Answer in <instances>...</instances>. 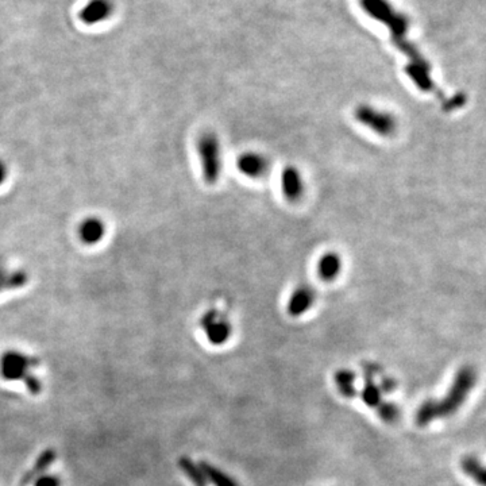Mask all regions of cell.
Segmentation results:
<instances>
[{"instance_id": "cell-1", "label": "cell", "mask_w": 486, "mask_h": 486, "mask_svg": "<svg viewBox=\"0 0 486 486\" xmlns=\"http://www.w3.org/2000/svg\"><path fill=\"white\" fill-rule=\"evenodd\" d=\"M477 384V372L471 366H463L457 373L449 393L440 401L428 400L423 403L416 412L417 426L426 427L439 417H447L461 408L469 393Z\"/></svg>"}, {"instance_id": "cell-2", "label": "cell", "mask_w": 486, "mask_h": 486, "mask_svg": "<svg viewBox=\"0 0 486 486\" xmlns=\"http://www.w3.org/2000/svg\"><path fill=\"white\" fill-rule=\"evenodd\" d=\"M196 153L205 184H218L223 172V146L219 135L212 130L200 132L196 139Z\"/></svg>"}, {"instance_id": "cell-3", "label": "cell", "mask_w": 486, "mask_h": 486, "mask_svg": "<svg viewBox=\"0 0 486 486\" xmlns=\"http://www.w3.org/2000/svg\"><path fill=\"white\" fill-rule=\"evenodd\" d=\"M354 121L363 128L379 137H392L397 131L396 116L384 108L373 104H359L353 112Z\"/></svg>"}, {"instance_id": "cell-4", "label": "cell", "mask_w": 486, "mask_h": 486, "mask_svg": "<svg viewBox=\"0 0 486 486\" xmlns=\"http://www.w3.org/2000/svg\"><path fill=\"white\" fill-rule=\"evenodd\" d=\"M40 365L37 357L27 356L18 350L4 352L0 357V377L6 381H25L33 374L30 370Z\"/></svg>"}, {"instance_id": "cell-5", "label": "cell", "mask_w": 486, "mask_h": 486, "mask_svg": "<svg viewBox=\"0 0 486 486\" xmlns=\"http://www.w3.org/2000/svg\"><path fill=\"white\" fill-rule=\"evenodd\" d=\"M200 327L203 329L207 340L215 346H222L230 339L232 327L229 318H226L218 309H209L200 319Z\"/></svg>"}, {"instance_id": "cell-6", "label": "cell", "mask_w": 486, "mask_h": 486, "mask_svg": "<svg viewBox=\"0 0 486 486\" xmlns=\"http://www.w3.org/2000/svg\"><path fill=\"white\" fill-rule=\"evenodd\" d=\"M238 172L250 180L263 179L269 172L272 162L269 157L259 150H245L235 161Z\"/></svg>"}, {"instance_id": "cell-7", "label": "cell", "mask_w": 486, "mask_h": 486, "mask_svg": "<svg viewBox=\"0 0 486 486\" xmlns=\"http://www.w3.org/2000/svg\"><path fill=\"white\" fill-rule=\"evenodd\" d=\"M280 189L282 196L289 203L300 202L307 191V182L303 172L295 165L285 166L280 175Z\"/></svg>"}, {"instance_id": "cell-8", "label": "cell", "mask_w": 486, "mask_h": 486, "mask_svg": "<svg viewBox=\"0 0 486 486\" xmlns=\"http://www.w3.org/2000/svg\"><path fill=\"white\" fill-rule=\"evenodd\" d=\"M315 302H316L315 288H312L308 284H300L290 292L286 303V311L290 316L299 318L313 307Z\"/></svg>"}, {"instance_id": "cell-9", "label": "cell", "mask_w": 486, "mask_h": 486, "mask_svg": "<svg viewBox=\"0 0 486 486\" xmlns=\"http://www.w3.org/2000/svg\"><path fill=\"white\" fill-rule=\"evenodd\" d=\"M114 14L112 0H88L80 10V19L88 26L99 25L110 19Z\"/></svg>"}, {"instance_id": "cell-10", "label": "cell", "mask_w": 486, "mask_h": 486, "mask_svg": "<svg viewBox=\"0 0 486 486\" xmlns=\"http://www.w3.org/2000/svg\"><path fill=\"white\" fill-rule=\"evenodd\" d=\"M345 261L338 252H324L316 261V275L323 282H335L343 273Z\"/></svg>"}, {"instance_id": "cell-11", "label": "cell", "mask_w": 486, "mask_h": 486, "mask_svg": "<svg viewBox=\"0 0 486 486\" xmlns=\"http://www.w3.org/2000/svg\"><path fill=\"white\" fill-rule=\"evenodd\" d=\"M105 223L101 218H87L78 226V238L84 245L92 246L102 241L105 235Z\"/></svg>"}, {"instance_id": "cell-12", "label": "cell", "mask_w": 486, "mask_h": 486, "mask_svg": "<svg viewBox=\"0 0 486 486\" xmlns=\"http://www.w3.org/2000/svg\"><path fill=\"white\" fill-rule=\"evenodd\" d=\"M55 458H57L55 450H53V449L44 450V451L40 454V457L34 462L33 467L22 477L21 486L30 485V484H31L33 481H35L38 477L44 476V473L51 467V465H53V462L55 461Z\"/></svg>"}, {"instance_id": "cell-13", "label": "cell", "mask_w": 486, "mask_h": 486, "mask_svg": "<svg viewBox=\"0 0 486 486\" xmlns=\"http://www.w3.org/2000/svg\"><path fill=\"white\" fill-rule=\"evenodd\" d=\"M28 282V275L22 269L10 270L0 265V293L22 289Z\"/></svg>"}, {"instance_id": "cell-14", "label": "cell", "mask_w": 486, "mask_h": 486, "mask_svg": "<svg viewBox=\"0 0 486 486\" xmlns=\"http://www.w3.org/2000/svg\"><path fill=\"white\" fill-rule=\"evenodd\" d=\"M200 467L205 473L207 483H209L214 486H239L231 478L229 474H226L225 471L212 466L208 462H200Z\"/></svg>"}, {"instance_id": "cell-15", "label": "cell", "mask_w": 486, "mask_h": 486, "mask_svg": "<svg viewBox=\"0 0 486 486\" xmlns=\"http://www.w3.org/2000/svg\"><path fill=\"white\" fill-rule=\"evenodd\" d=\"M179 467L182 473L189 478V481L195 486H207L205 473L200 467V465H196L195 462L186 457L180 458Z\"/></svg>"}, {"instance_id": "cell-16", "label": "cell", "mask_w": 486, "mask_h": 486, "mask_svg": "<svg viewBox=\"0 0 486 486\" xmlns=\"http://www.w3.org/2000/svg\"><path fill=\"white\" fill-rule=\"evenodd\" d=\"M462 470L474 480L478 485L486 486V467L474 457H466L462 460Z\"/></svg>"}, {"instance_id": "cell-17", "label": "cell", "mask_w": 486, "mask_h": 486, "mask_svg": "<svg viewBox=\"0 0 486 486\" xmlns=\"http://www.w3.org/2000/svg\"><path fill=\"white\" fill-rule=\"evenodd\" d=\"M361 397H362L363 403L370 408H379L380 404L383 403L381 388L373 383L370 376L366 377V383L361 392Z\"/></svg>"}, {"instance_id": "cell-18", "label": "cell", "mask_w": 486, "mask_h": 486, "mask_svg": "<svg viewBox=\"0 0 486 486\" xmlns=\"http://www.w3.org/2000/svg\"><path fill=\"white\" fill-rule=\"evenodd\" d=\"M354 381H356V376L350 370H339L335 374V383L338 386V390L345 397L350 399V397L357 396V389L354 388Z\"/></svg>"}, {"instance_id": "cell-19", "label": "cell", "mask_w": 486, "mask_h": 486, "mask_svg": "<svg viewBox=\"0 0 486 486\" xmlns=\"http://www.w3.org/2000/svg\"><path fill=\"white\" fill-rule=\"evenodd\" d=\"M377 410V413L379 416L381 417V420L388 423V424H392V423H396L399 419H400V410L399 408L394 406V404H390V403H381Z\"/></svg>"}, {"instance_id": "cell-20", "label": "cell", "mask_w": 486, "mask_h": 486, "mask_svg": "<svg viewBox=\"0 0 486 486\" xmlns=\"http://www.w3.org/2000/svg\"><path fill=\"white\" fill-rule=\"evenodd\" d=\"M34 486H61V480L57 476H41L35 480Z\"/></svg>"}, {"instance_id": "cell-21", "label": "cell", "mask_w": 486, "mask_h": 486, "mask_svg": "<svg viewBox=\"0 0 486 486\" xmlns=\"http://www.w3.org/2000/svg\"><path fill=\"white\" fill-rule=\"evenodd\" d=\"M8 176V169H7V165L4 164V161L0 159V186L3 185V182L6 181Z\"/></svg>"}]
</instances>
